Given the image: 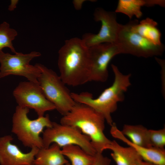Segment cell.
<instances>
[{"label": "cell", "instance_id": "cell-17", "mask_svg": "<svg viewBox=\"0 0 165 165\" xmlns=\"http://www.w3.org/2000/svg\"><path fill=\"white\" fill-rule=\"evenodd\" d=\"M158 4L157 0H119L115 12L123 13L130 19L133 16L140 18L142 15V6H152Z\"/></svg>", "mask_w": 165, "mask_h": 165}, {"label": "cell", "instance_id": "cell-22", "mask_svg": "<svg viewBox=\"0 0 165 165\" xmlns=\"http://www.w3.org/2000/svg\"><path fill=\"white\" fill-rule=\"evenodd\" d=\"M111 160L104 156L102 153L97 152L95 156V159L92 165H110Z\"/></svg>", "mask_w": 165, "mask_h": 165}, {"label": "cell", "instance_id": "cell-21", "mask_svg": "<svg viewBox=\"0 0 165 165\" xmlns=\"http://www.w3.org/2000/svg\"><path fill=\"white\" fill-rule=\"evenodd\" d=\"M149 142L151 147L155 148L164 149L165 145V128L158 130H148Z\"/></svg>", "mask_w": 165, "mask_h": 165}, {"label": "cell", "instance_id": "cell-18", "mask_svg": "<svg viewBox=\"0 0 165 165\" xmlns=\"http://www.w3.org/2000/svg\"><path fill=\"white\" fill-rule=\"evenodd\" d=\"M148 129L142 125L124 124L121 132L133 143L146 148H151L149 141Z\"/></svg>", "mask_w": 165, "mask_h": 165}, {"label": "cell", "instance_id": "cell-27", "mask_svg": "<svg viewBox=\"0 0 165 165\" xmlns=\"http://www.w3.org/2000/svg\"><path fill=\"white\" fill-rule=\"evenodd\" d=\"M30 165H33V164H32Z\"/></svg>", "mask_w": 165, "mask_h": 165}, {"label": "cell", "instance_id": "cell-10", "mask_svg": "<svg viewBox=\"0 0 165 165\" xmlns=\"http://www.w3.org/2000/svg\"><path fill=\"white\" fill-rule=\"evenodd\" d=\"M94 16L95 21L101 22V27L97 34L87 33L83 36L85 44L90 47L105 43L116 44L120 24L117 21L116 13L99 8L95 9Z\"/></svg>", "mask_w": 165, "mask_h": 165}, {"label": "cell", "instance_id": "cell-8", "mask_svg": "<svg viewBox=\"0 0 165 165\" xmlns=\"http://www.w3.org/2000/svg\"><path fill=\"white\" fill-rule=\"evenodd\" d=\"M41 55L35 51L23 54L16 52L14 55L0 51V78L10 75L24 76L29 81L38 83L41 70L35 65L29 64L33 59Z\"/></svg>", "mask_w": 165, "mask_h": 165}, {"label": "cell", "instance_id": "cell-6", "mask_svg": "<svg viewBox=\"0 0 165 165\" xmlns=\"http://www.w3.org/2000/svg\"><path fill=\"white\" fill-rule=\"evenodd\" d=\"M42 133L43 148H47L53 143L57 144L61 148L75 145L93 156L97 153L90 138L75 127L53 122L52 126L46 128Z\"/></svg>", "mask_w": 165, "mask_h": 165}, {"label": "cell", "instance_id": "cell-2", "mask_svg": "<svg viewBox=\"0 0 165 165\" xmlns=\"http://www.w3.org/2000/svg\"><path fill=\"white\" fill-rule=\"evenodd\" d=\"M114 79L112 84L105 89L96 98L88 92L79 94L71 93L72 97L77 103L85 104L102 115L110 126L113 123L111 114L117 108L118 103L124 99V93L131 85V74L124 75L117 66L111 64Z\"/></svg>", "mask_w": 165, "mask_h": 165}, {"label": "cell", "instance_id": "cell-13", "mask_svg": "<svg viewBox=\"0 0 165 165\" xmlns=\"http://www.w3.org/2000/svg\"><path fill=\"white\" fill-rule=\"evenodd\" d=\"M112 136L120 140L133 148L145 161L156 165H165V150L154 148L142 147L133 143L124 136L114 123L111 126Z\"/></svg>", "mask_w": 165, "mask_h": 165}, {"label": "cell", "instance_id": "cell-20", "mask_svg": "<svg viewBox=\"0 0 165 165\" xmlns=\"http://www.w3.org/2000/svg\"><path fill=\"white\" fill-rule=\"evenodd\" d=\"M17 35V31L11 28L9 23L4 21L0 24V51L5 47L10 49L14 53L16 51L13 46L12 41Z\"/></svg>", "mask_w": 165, "mask_h": 165}, {"label": "cell", "instance_id": "cell-7", "mask_svg": "<svg viewBox=\"0 0 165 165\" xmlns=\"http://www.w3.org/2000/svg\"><path fill=\"white\" fill-rule=\"evenodd\" d=\"M132 21L125 25L120 24L117 41L120 53L148 58L161 55L164 46L155 45L131 30Z\"/></svg>", "mask_w": 165, "mask_h": 165}, {"label": "cell", "instance_id": "cell-14", "mask_svg": "<svg viewBox=\"0 0 165 165\" xmlns=\"http://www.w3.org/2000/svg\"><path fill=\"white\" fill-rule=\"evenodd\" d=\"M107 149L112 151L111 156L117 165H137L139 161L143 160L133 148L122 146L115 140L111 141L105 149Z\"/></svg>", "mask_w": 165, "mask_h": 165}, {"label": "cell", "instance_id": "cell-25", "mask_svg": "<svg viewBox=\"0 0 165 165\" xmlns=\"http://www.w3.org/2000/svg\"><path fill=\"white\" fill-rule=\"evenodd\" d=\"M64 165H71V164L69 162H68Z\"/></svg>", "mask_w": 165, "mask_h": 165}, {"label": "cell", "instance_id": "cell-11", "mask_svg": "<svg viewBox=\"0 0 165 165\" xmlns=\"http://www.w3.org/2000/svg\"><path fill=\"white\" fill-rule=\"evenodd\" d=\"M90 61V81H106L108 78V66L112 59L120 54L116 44L101 43L89 47Z\"/></svg>", "mask_w": 165, "mask_h": 165}, {"label": "cell", "instance_id": "cell-15", "mask_svg": "<svg viewBox=\"0 0 165 165\" xmlns=\"http://www.w3.org/2000/svg\"><path fill=\"white\" fill-rule=\"evenodd\" d=\"M69 162L61 152V148L55 143L47 148H39L35 155L34 165H64Z\"/></svg>", "mask_w": 165, "mask_h": 165}, {"label": "cell", "instance_id": "cell-4", "mask_svg": "<svg viewBox=\"0 0 165 165\" xmlns=\"http://www.w3.org/2000/svg\"><path fill=\"white\" fill-rule=\"evenodd\" d=\"M29 109L17 105L12 117L11 132L26 147L31 148H43L42 138L40 134L45 128L51 127L53 122L49 115L30 119L28 114Z\"/></svg>", "mask_w": 165, "mask_h": 165}, {"label": "cell", "instance_id": "cell-26", "mask_svg": "<svg viewBox=\"0 0 165 165\" xmlns=\"http://www.w3.org/2000/svg\"><path fill=\"white\" fill-rule=\"evenodd\" d=\"M151 165H156L151 163Z\"/></svg>", "mask_w": 165, "mask_h": 165}, {"label": "cell", "instance_id": "cell-12", "mask_svg": "<svg viewBox=\"0 0 165 165\" xmlns=\"http://www.w3.org/2000/svg\"><path fill=\"white\" fill-rule=\"evenodd\" d=\"M12 136L6 135L0 138L1 165H30L32 164L39 148H31L27 153L22 152L16 145L12 143Z\"/></svg>", "mask_w": 165, "mask_h": 165}, {"label": "cell", "instance_id": "cell-9", "mask_svg": "<svg viewBox=\"0 0 165 165\" xmlns=\"http://www.w3.org/2000/svg\"><path fill=\"white\" fill-rule=\"evenodd\" d=\"M13 94L18 105L34 109L38 117L56 109L54 105L45 96L38 83L21 82L14 89Z\"/></svg>", "mask_w": 165, "mask_h": 165}, {"label": "cell", "instance_id": "cell-19", "mask_svg": "<svg viewBox=\"0 0 165 165\" xmlns=\"http://www.w3.org/2000/svg\"><path fill=\"white\" fill-rule=\"evenodd\" d=\"M61 152L71 161V165H92L95 156L91 155L79 146L70 145L62 148Z\"/></svg>", "mask_w": 165, "mask_h": 165}, {"label": "cell", "instance_id": "cell-24", "mask_svg": "<svg viewBox=\"0 0 165 165\" xmlns=\"http://www.w3.org/2000/svg\"><path fill=\"white\" fill-rule=\"evenodd\" d=\"M151 163L141 160L138 163L137 165H151Z\"/></svg>", "mask_w": 165, "mask_h": 165}, {"label": "cell", "instance_id": "cell-5", "mask_svg": "<svg viewBox=\"0 0 165 165\" xmlns=\"http://www.w3.org/2000/svg\"><path fill=\"white\" fill-rule=\"evenodd\" d=\"M35 65L41 71L38 81L45 96L59 112L63 116L65 115L76 103L71 93L54 71L39 63Z\"/></svg>", "mask_w": 165, "mask_h": 165}, {"label": "cell", "instance_id": "cell-16", "mask_svg": "<svg viewBox=\"0 0 165 165\" xmlns=\"http://www.w3.org/2000/svg\"><path fill=\"white\" fill-rule=\"evenodd\" d=\"M157 22L152 19L147 18L138 23L137 20H132L131 30L147 39L153 44L160 45L161 33L156 27Z\"/></svg>", "mask_w": 165, "mask_h": 165}, {"label": "cell", "instance_id": "cell-23", "mask_svg": "<svg viewBox=\"0 0 165 165\" xmlns=\"http://www.w3.org/2000/svg\"><path fill=\"white\" fill-rule=\"evenodd\" d=\"M18 0H11V3L9 6L8 9L10 11H13L16 8Z\"/></svg>", "mask_w": 165, "mask_h": 165}, {"label": "cell", "instance_id": "cell-3", "mask_svg": "<svg viewBox=\"0 0 165 165\" xmlns=\"http://www.w3.org/2000/svg\"><path fill=\"white\" fill-rule=\"evenodd\" d=\"M105 121L102 115L90 106L76 102L61 118L60 123L78 128L90 138L97 152L102 153L111 141L104 133Z\"/></svg>", "mask_w": 165, "mask_h": 165}, {"label": "cell", "instance_id": "cell-1", "mask_svg": "<svg viewBox=\"0 0 165 165\" xmlns=\"http://www.w3.org/2000/svg\"><path fill=\"white\" fill-rule=\"evenodd\" d=\"M58 65L59 76L65 84L76 86L90 81L89 47L82 39L65 41L58 51Z\"/></svg>", "mask_w": 165, "mask_h": 165}]
</instances>
